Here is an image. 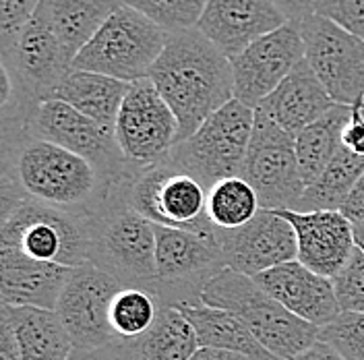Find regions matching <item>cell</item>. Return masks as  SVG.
<instances>
[{"mask_svg": "<svg viewBox=\"0 0 364 360\" xmlns=\"http://www.w3.org/2000/svg\"><path fill=\"white\" fill-rule=\"evenodd\" d=\"M2 135V209L19 199H36L95 216L124 186L104 176L90 159L31 135L23 125H4Z\"/></svg>", "mask_w": 364, "mask_h": 360, "instance_id": "6da1fadb", "label": "cell"}, {"mask_svg": "<svg viewBox=\"0 0 364 360\" xmlns=\"http://www.w3.org/2000/svg\"><path fill=\"white\" fill-rule=\"evenodd\" d=\"M149 81L178 120V143L234 100L230 58L197 27L170 33Z\"/></svg>", "mask_w": 364, "mask_h": 360, "instance_id": "7a4b0ae2", "label": "cell"}, {"mask_svg": "<svg viewBox=\"0 0 364 360\" xmlns=\"http://www.w3.org/2000/svg\"><path fill=\"white\" fill-rule=\"evenodd\" d=\"M201 302L236 315L272 354L294 360L318 342V327L292 315L252 277L220 270L205 282Z\"/></svg>", "mask_w": 364, "mask_h": 360, "instance_id": "3957f363", "label": "cell"}, {"mask_svg": "<svg viewBox=\"0 0 364 360\" xmlns=\"http://www.w3.org/2000/svg\"><path fill=\"white\" fill-rule=\"evenodd\" d=\"M0 245L38 261L79 268L91 261V216L19 199L2 209Z\"/></svg>", "mask_w": 364, "mask_h": 360, "instance_id": "277c9868", "label": "cell"}, {"mask_svg": "<svg viewBox=\"0 0 364 360\" xmlns=\"http://www.w3.org/2000/svg\"><path fill=\"white\" fill-rule=\"evenodd\" d=\"M122 286L154 292L156 224L122 199V186L100 213L91 216V261Z\"/></svg>", "mask_w": 364, "mask_h": 360, "instance_id": "5b68a950", "label": "cell"}, {"mask_svg": "<svg viewBox=\"0 0 364 360\" xmlns=\"http://www.w3.org/2000/svg\"><path fill=\"white\" fill-rule=\"evenodd\" d=\"M168 40L170 33L158 23L127 4H118L90 44L77 54L73 68L100 73L127 83L143 81L149 79Z\"/></svg>", "mask_w": 364, "mask_h": 360, "instance_id": "8992f818", "label": "cell"}, {"mask_svg": "<svg viewBox=\"0 0 364 360\" xmlns=\"http://www.w3.org/2000/svg\"><path fill=\"white\" fill-rule=\"evenodd\" d=\"M207 195L193 174L170 159L143 166L122 186V199L151 224L197 232L215 240L218 228L207 218Z\"/></svg>", "mask_w": 364, "mask_h": 360, "instance_id": "52a82bcc", "label": "cell"}, {"mask_svg": "<svg viewBox=\"0 0 364 360\" xmlns=\"http://www.w3.org/2000/svg\"><path fill=\"white\" fill-rule=\"evenodd\" d=\"M255 127V108L236 97L211 114L197 133L174 145L168 159L193 174L209 191L215 182L238 176Z\"/></svg>", "mask_w": 364, "mask_h": 360, "instance_id": "ba28073f", "label": "cell"}, {"mask_svg": "<svg viewBox=\"0 0 364 360\" xmlns=\"http://www.w3.org/2000/svg\"><path fill=\"white\" fill-rule=\"evenodd\" d=\"M73 56L38 19H31L19 33L2 40V67L13 77L15 97L2 114H25L54 97L68 70Z\"/></svg>", "mask_w": 364, "mask_h": 360, "instance_id": "9c48e42d", "label": "cell"}, {"mask_svg": "<svg viewBox=\"0 0 364 360\" xmlns=\"http://www.w3.org/2000/svg\"><path fill=\"white\" fill-rule=\"evenodd\" d=\"M23 127L31 135L90 159L104 176H108L116 184H127L135 176L136 170L143 168L124 158L112 129L91 120L60 100H48L38 104L29 112Z\"/></svg>", "mask_w": 364, "mask_h": 360, "instance_id": "30bf717a", "label": "cell"}, {"mask_svg": "<svg viewBox=\"0 0 364 360\" xmlns=\"http://www.w3.org/2000/svg\"><path fill=\"white\" fill-rule=\"evenodd\" d=\"M238 176L257 191L261 209L296 211L304 195L306 186L298 170L296 137L284 131L261 108H255V127Z\"/></svg>", "mask_w": 364, "mask_h": 360, "instance_id": "8fae6325", "label": "cell"}, {"mask_svg": "<svg viewBox=\"0 0 364 360\" xmlns=\"http://www.w3.org/2000/svg\"><path fill=\"white\" fill-rule=\"evenodd\" d=\"M304 60L321 85L341 106H360L364 97V40L321 15L300 21Z\"/></svg>", "mask_w": 364, "mask_h": 360, "instance_id": "7c38bea8", "label": "cell"}, {"mask_svg": "<svg viewBox=\"0 0 364 360\" xmlns=\"http://www.w3.org/2000/svg\"><path fill=\"white\" fill-rule=\"evenodd\" d=\"M156 268L154 294L168 305L201 302L205 282L224 270L215 240L164 226H156Z\"/></svg>", "mask_w": 364, "mask_h": 360, "instance_id": "4fadbf2b", "label": "cell"}, {"mask_svg": "<svg viewBox=\"0 0 364 360\" xmlns=\"http://www.w3.org/2000/svg\"><path fill=\"white\" fill-rule=\"evenodd\" d=\"M116 141L135 166H151L178 143V120L149 79L135 81L116 118Z\"/></svg>", "mask_w": 364, "mask_h": 360, "instance_id": "5bb4252c", "label": "cell"}, {"mask_svg": "<svg viewBox=\"0 0 364 360\" xmlns=\"http://www.w3.org/2000/svg\"><path fill=\"white\" fill-rule=\"evenodd\" d=\"M120 288L124 286L116 277L93 263L70 270L56 313L75 348L93 350L118 339L110 325V305Z\"/></svg>", "mask_w": 364, "mask_h": 360, "instance_id": "9a60e30c", "label": "cell"}, {"mask_svg": "<svg viewBox=\"0 0 364 360\" xmlns=\"http://www.w3.org/2000/svg\"><path fill=\"white\" fill-rule=\"evenodd\" d=\"M304 60V40L300 23L288 21L284 27L230 58L234 75V97L249 108L267 100L282 81Z\"/></svg>", "mask_w": 364, "mask_h": 360, "instance_id": "2e32d148", "label": "cell"}, {"mask_svg": "<svg viewBox=\"0 0 364 360\" xmlns=\"http://www.w3.org/2000/svg\"><path fill=\"white\" fill-rule=\"evenodd\" d=\"M215 245L226 270L255 277L298 259L292 224L277 211L261 209L249 224L215 232Z\"/></svg>", "mask_w": 364, "mask_h": 360, "instance_id": "e0dca14e", "label": "cell"}, {"mask_svg": "<svg viewBox=\"0 0 364 360\" xmlns=\"http://www.w3.org/2000/svg\"><path fill=\"white\" fill-rule=\"evenodd\" d=\"M290 21L273 0H209L197 29L228 58Z\"/></svg>", "mask_w": 364, "mask_h": 360, "instance_id": "ac0fdd59", "label": "cell"}, {"mask_svg": "<svg viewBox=\"0 0 364 360\" xmlns=\"http://www.w3.org/2000/svg\"><path fill=\"white\" fill-rule=\"evenodd\" d=\"M296 232L298 259L323 277L333 280L354 253L352 222L341 211L279 209Z\"/></svg>", "mask_w": 364, "mask_h": 360, "instance_id": "d6986e66", "label": "cell"}, {"mask_svg": "<svg viewBox=\"0 0 364 360\" xmlns=\"http://www.w3.org/2000/svg\"><path fill=\"white\" fill-rule=\"evenodd\" d=\"M252 280L292 315L317 327H325L341 313L333 282L309 270L300 261L277 265Z\"/></svg>", "mask_w": 364, "mask_h": 360, "instance_id": "ffe728a7", "label": "cell"}, {"mask_svg": "<svg viewBox=\"0 0 364 360\" xmlns=\"http://www.w3.org/2000/svg\"><path fill=\"white\" fill-rule=\"evenodd\" d=\"M73 268L31 259L17 247L0 245L2 305L56 311Z\"/></svg>", "mask_w": 364, "mask_h": 360, "instance_id": "44dd1931", "label": "cell"}, {"mask_svg": "<svg viewBox=\"0 0 364 360\" xmlns=\"http://www.w3.org/2000/svg\"><path fill=\"white\" fill-rule=\"evenodd\" d=\"M333 106L336 102L321 85L313 68L306 60H302L257 108L269 114L284 131L296 137Z\"/></svg>", "mask_w": 364, "mask_h": 360, "instance_id": "7402d4cb", "label": "cell"}, {"mask_svg": "<svg viewBox=\"0 0 364 360\" xmlns=\"http://www.w3.org/2000/svg\"><path fill=\"white\" fill-rule=\"evenodd\" d=\"M118 4L120 0H42L33 19L44 23L68 54L77 58Z\"/></svg>", "mask_w": 364, "mask_h": 360, "instance_id": "603a6c76", "label": "cell"}, {"mask_svg": "<svg viewBox=\"0 0 364 360\" xmlns=\"http://www.w3.org/2000/svg\"><path fill=\"white\" fill-rule=\"evenodd\" d=\"M131 85L133 83L118 81L100 73L70 68L54 91L52 100L65 102L91 120L114 131L116 118Z\"/></svg>", "mask_w": 364, "mask_h": 360, "instance_id": "cb8c5ba5", "label": "cell"}, {"mask_svg": "<svg viewBox=\"0 0 364 360\" xmlns=\"http://www.w3.org/2000/svg\"><path fill=\"white\" fill-rule=\"evenodd\" d=\"M174 307L195 327L201 348L230 350L252 360H282L255 338L238 317L224 309H213L203 302H178Z\"/></svg>", "mask_w": 364, "mask_h": 360, "instance_id": "d4e9b609", "label": "cell"}, {"mask_svg": "<svg viewBox=\"0 0 364 360\" xmlns=\"http://www.w3.org/2000/svg\"><path fill=\"white\" fill-rule=\"evenodd\" d=\"M0 311L13 323L23 360H68L75 346L56 311L9 305Z\"/></svg>", "mask_w": 364, "mask_h": 360, "instance_id": "484cf974", "label": "cell"}, {"mask_svg": "<svg viewBox=\"0 0 364 360\" xmlns=\"http://www.w3.org/2000/svg\"><path fill=\"white\" fill-rule=\"evenodd\" d=\"M350 116H352L350 106L336 104L329 112L323 114L318 120L296 135V158L304 186L313 184L343 147L341 137Z\"/></svg>", "mask_w": 364, "mask_h": 360, "instance_id": "4316f807", "label": "cell"}, {"mask_svg": "<svg viewBox=\"0 0 364 360\" xmlns=\"http://www.w3.org/2000/svg\"><path fill=\"white\" fill-rule=\"evenodd\" d=\"M199 348V338L191 321L174 305L161 300L151 329L133 339L136 360H191Z\"/></svg>", "mask_w": 364, "mask_h": 360, "instance_id": "83f0119b", "label": "cell"}, {"mask_svg": "<svg viewBox=\"0 0 364 360\" xmlns=\"http://www.w3.org/2000/svg\"><path fill=\"white\" fill-rule=\"evenodd\" d=\"M364 174V158L341 147L338 156L304 189L296 211H340L350 191Z\"/></svg>", "mask_w": 364, "mask_h": 360, "instance_id": "f1b7e54d", "label": "cell"}, {"mask_svg": "<svg viewBox=\"0 0 364 360\" xmlns=\"http://www.w3.org/2000/svg\"><path fill=\"white\" fill-rule=\"evenodd\" d=\"M259 211V195L242 176L220 180L209 189L207 218L220 230H236L249 224Z\"/></svg>", "mask_w": 364, "mask_h": 360, "instance_id": "f546056e", "label": "cell"}, {"mask_svg": "<svg viewBox=\"0 0 364 360\" xmlns=\"http://www.w3.org/2000/svg\"><path fill=\"white\" fill-rule=\"evenodd\" d=\"M159 311L158 296L143 288L124 286L110 305V325L118 339L133 342L145 336L156 323Z\"/></svg>", "mask_w": 364, "mask_h": 360, "instance_id": "4dcf8cb0", "label": "cell"}, {"mask_svg": "<svg viewBox=\"0 0 364 360\" xmlns=\"http://www.w3.org/2000/svg\"><path fill=\"white\" fill-rule=\"evenodd\" d=\"M207 2L209 0H120V4L139 11L168 33L197 27Z\"/></svg>", "mask_w": 364, "mask_h": 360, "instance_id": "1f68e13d", "label": "cell"}, {"mask_svg": "<svg viewBox=\"0 0 364 360\" xmlns=\"http://www.w3.org/2000/svg\"><path fill=\"white\" fill-rule=\"evenodd\" d=\"M318 342L331 346L341 359L364 360V313L341 311L331 323L318 327Z\"/></svg>", "mask_w": 364, "mask_h": 360, "instance_id": "d6a6232c", "label": "cell"}, {"mask_svg": "<svg viewBox=\"0 0 364 360\" xmlns=\"http://www.w3.org/2000/svg\"><path fill=\"white\" fill-rule=\"evenodd\" d=\"M341 311L364 313V253L354 248L348 263L331 280Z\"/></svg>", "mask_w": 364, "mask_h": 360, "instance_id": "836d02e7", "label": "cell"}, {"mask_svg": "<svg viewBox=\"0 0 364 360\" xmlns=\"http://www.w3.org/2000/svg\"><path fill=\"white\" fill-rule=\"evenodd\" d=\"M313 13L364 40V0H315Z\"/></svg>", "mask_w": 364, "mask_h": 360, "instance_id": "e575fe53", "label": "cell"}, {"mask_svg": "<svg viewBox=\"0 0 364 360\" xmlns=\"http://www.w3.org/2000/svg\"><path fill=\"white\" fill-rule=\"evenodd\" d=\"M42 0H0V42L19 33L31 21Z\"/></svg>", "mask_w": 364, "mask_h": 360, "instance_id": "d590c367", "label": "cell"}, {"mask_svg": "<svg viewBox=\"0 0 364 360\" xmlns=\"http://www.w3.org/2000/svg\"><path fill=\"white\" fill-rule=\"evenodd\" d=\"M68 360H136L133 342L127 339H116L108 346L83 350V348H73Z\"/></svg>", "mask_w": 364, "mask_h": 360, "instance_id": "8d00e7d4", "label": "cell"}, {"mask_svg": "<svg viewBox=\"0 0 364 360\" xmlns=\"http://www.w3.org/2000/svg\"><path fill=\"white\" fill-rule=\"evenodd\" d=\"M341 143L346 149H350L356 156L364 158V114L360 106H352V116L343 129Z\"/></svg>", "mask_w": 364, "mask_h": 360, "instance_id": "74e56055", "label": "cell"}, {"mask_svg": "<svg viewBox=\"0 0 364 360\" xmlns=\"http://www.w3.org/2000/svg\"><path fill=\"white\" fill-rule=\"evenodd\" d=\"M0 360H23L11 319L0 311Z\"/></svg>", "mask_w": 364, "mask_h": 360, "instance_id": "f35d334b", "label": "cell"}, {"mask_svg": "<svg viewBox=\"0 0 364 360\" xmlns=\"http://www.w3.org/2000/svg\"><path fill=\"white\" fill-rule=\"evenodd\" d=\"M340 211L352 224L364 222V174L354 184V189L350 191V195H348L346 203L341 205Z\"/></svg>", "mask_w": 364, "mask_h": 360, "instance_id": "ab89813d", "label": "cell"}, {"mask_svg": "<svg viewBox=\"0 0 364 360\" xmlns=\"http://www.w3.org/2000/svg\"><path fill=\"white\" fill-rule=\"evenodd\" d=\"M290 21H302L306 19L309 15H313V6H315V0H273Z\"/></svg>", "mask_w": 364, "mask_h": 360, "instance_id": "60d3db41", "label": "cell"}, {"mask_svg": "<svg viewBox=\"0 0 364 360\" xmlns=\"http://www.w3.org/2000/svg\"><path fill=\"white\" fill-rule=\"evenodd\" d=\"M294 360H346L341 359L340 354L331 348V346H327V344H323V342H317L315 346H311L306 352H302L300 356H296Z\"/></svg>", "mask_w": 364, "mask_h": 360, "instance_id": "b9f144b4", "label": "cell"}, {"mask_svg": "<svg viewBox=\"0 0 364 360\" xmlns=\"http://www.w3.org/2000/svg\"><path fill=\"white\" fill-rule=\"evenodd\" d=\"M191 360H252L245 354L230 352V350H218V348H199V352Z\"/></svg>", "mask_w": 364, "mask_h": 360, "instance_id": "7bdbcfd3", "label": "cell"}, {"mask_svg": "<svg viewBox=\"0 0 364 360\" xmlns=\"http://www.w3.org/2000/svg\"><path fill=\"white\" fill-rule=\"evenodd\" d=\"M352 232H354V245H356L358 250L364 253V222L352 224Z\"/></svg>", "mask_w": 364, "mask_h": 360, "instance_id": "ee69618b", "label": "cell"}, {"mask_svg": "<svg viewBox=\"0 0 364 360\" xmlns=\"http://www.w3.org/2000/svg\"><path fill=\"white\" fill-rule=\"evenodd\" d=\"M360 110H363V114H364V97H363V104H360Z\"/></svg>", "mask_w": 364, "mask_h": 360, "instance_id": "f6af8a7d", "label": "cell"}, {"mask_svg": "<svg viewBox=\"0 0 364 360\" xmlns=\"http://www.w3.org/2000/svg\"><path fill=\"white\" fill-rule=\"evenodd\" d=\"M139 360H141V359H139Z\"/></svg>", "mask_w": 364, "mask_h": 360, "instance_id": "bcb514c9", "label": "cell"}]
</instances>
